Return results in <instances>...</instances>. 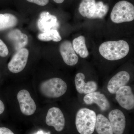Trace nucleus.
<instances>
[{
	"instance_id": "6e6552de",
	"label": "nucleus",
	"mask_w": 134,
	"mask_h": 134,
	"mask_svg": "<svg viewBox=\"0 0 134 134\" xmlns=\"http://www.w3.org/2000/svg\"><path fill=\"white\" fill-rule=\"evenodd\" d=\"M46 122L49 126L53 127L57 132H61L65 126V117L59 108L56 107H52L47 112Z\"/></svg>"
},
{
	"instance_id": "39448f33",
	"label": "nucleus",
	"mask_w": 134,
	"mask_h": 134,
	"mask_svg": "<svg viewBox=\"0 0 134 134\" xmlns=\"http://www.w3.org/2000/svg\"><path fill=\"white\" fill-rule=\"evenodd\" d=\"M29 54V50L26 48L17 51L8 64L9 70L14 74L21 72L26 66Z\"/></svg>"
},
{
	"instance_id": "f3484780",
	"label": "nucleus",
	"mask_w": 134,
	"mask_h": 134,
	"mask_svg": "<svg viewBox=\"0 0 134 134\" xmlns=\"http://www.w3.org/2000/svg\"><path fill=\"white\" fill-rule=\"evenodd\" d=\"M95 0H82L79 5V11L81 15L91 19L96 8Z\"/></svg>"
},
{
	"instance_id": "9d476101",
	"label": "nucleus",
	"mask_w": 134,
	"mask_h": 134,
	"mask_svg": "<svg viewBox=\"0 0 134 134\" xmlns=\"http://www.w3.org/2000/svg\"><path fill=\"white\" fill-rule=\"evenodd\" d=\"M37 25L40 30L43 33L50 30H56L59 24L55 16L44 11L40 14Z\"/></svg>"
},
{
	"instance_id": "4be33fe9",
	"label": "nucleus",
	"mask_w": 134,
	"mask_h": 134,
	"mask_svg": "<svg viewBox=\"0 0 134 134\" xmlns=\"http://www.w3.org/2000/svg\"><path fill=\"white\" fill-rule=\"evenodd\" d=\"M9 54V50L5 43L0 39V56L6 57Z\"/></svg>"
},
{
	"instance_id": "a211bd4d",
	"label": "nucleus",
	"mask_w": 134,
	"mask_h": 134,
	"mask_svg": "<svg viewBox=\"0 0 134 134\" xmlns=\"http://www.w3.org/2000/svg\"><path fill=\"white\" fill-rule=\"evenodd\" d=\"M74 50L81 58H86L88 56L89 52L85 44V38L81 36L75 38L72 42Z\"/></svg>"
},
{
	"instance_id": "a878e982",
	"label": "nucleus",
	"mask_w": 134,
	"mask_h": 134,
	"mask_svg": "<svg viewBox=\"0 0 134 134\" xmlns=\"http://www.w3.org/2000/svg\"><path fill=\"white\" fill-rule=\"evenodd\" d=\"M65 0H53L54 2L57 3H62Z\"/></svg>"
},
{
	"instance_id": "f8f14e48",
	"label": "nucleus",
	"mask_w": 134,
	"mask_h": 134,
	"mask_svg": "<svg viewBox=\"0 0 134 134\" xmlns=\"http://www.w3.org/2000/svg\"><path fill=\"white\" fill-rule=\"evenodd\" d=\"M83 100L84 102L87 105L96 104L102 111H107L110 107V104L108 99L100 92L95 91L88 93L84 96Z\"/></svg>"
},
{
	"instance_id": "5701e85b",
	"label": "nucleus",
	"mask_w": 134,
	"mask_h": 134,
	"mask_svg": "<svg viewBox=\"0 0 134 134\" xmlns=\"http://www.w3.org/2000/svg\"><path fill=\"white\" fill-rule=\"evenodd\" d=\"M29 2L35 3L40 6H44L47 5L49 0H26Z\"/></svg>"
},
{
	"instance_id": "4468645a",
	"label": "nucleus",
	"mask_w": 134,
	"mask_h": 134,
	"mask_svg": "<svg viewBox=\"0 0 134 134\" xmlns=\"http://www.w3.org/2000/svg\"><path fill=\"white\" fill-rule=\"evenodd\" d=\"M85 76L83 73H77L75 77L76 88L77 92L81 94H88L95 92L97 90V84L94 81L86 82Z\"/></svg>"
},
{
	"instance_id": "9b49d317",
	"label": "nucleus",
	"mask_w": 134,
	"mask_h": 134,
	"mask_svg": "<svg viewBox=\"0 0 134 134\" xmlns=\"http://www.w3.org/2000/svg\"><path fill=\"white\" fill-rule=\"evenodd\" d=\"M59 50L63 61L66 65L73 66L77 63L79 58L70 41L68 40L63 41L60 45Z\"/></svg>"
},
{
	"instance_id": "20e7f679",
	"label": "nucleus",
	"mask_w": 134,
	"mask_h": 134,
	"mask_svg": "<svg viewBox=\"0 0 134 134\" xmlns=\"http://www.w3.org/2000/svg\"><path fill=\"white\" fill-rule=\"evenodd\" d=\"M110 18L115 23L132 21L134 19L133 5L126 1L117 2L113 8Z\"/></svg>"
},
{
	"instance_id": "412c9836",
	"label": "nucleus",
	"mask_w": 134,
	"mask_h": 134,
	"mask_svg": "<svg viewBox=\"0 0 134 134\" xmlns=\"http://www.w3.org/2000/svg\"><path fill=\"white\" fill-rule=\"evenodd\" d=\"M108 9V5L104 4L102 2L99 1L96 3V10L91 19H102L107 14Z\"/></svg>"
},
{
	"instance_id": "dca6fc26",
	"label": "nucleus",
	"mask_w": 134,
	"mask_h": 134,
	"mask_svg": "<svg viewBox=\"0 0 134 134\" xmlns=\"http://www.w3.org/2000/svg\"><path fill=\"white\" fill-rule=\"evenodd\" d=\"M95 129L98 134H113L109 120L102 114L96 117Z\"/></svg>"
},
{
	"instance_id": "7ed1b4c3",
	"label": "nucleus",
	"mask_w": 134,
	"mask_h": 134,
	"mask_svg": "<svg viewBox=\"0 0 134 134\" xmlns=\"http://www.w3.org/2000/svg\"><path fill=\"white\" fill-rule=\"evenodd\" d=\"M67 85L59 77H54L42 82L40 91L43 96L49 98H57L63 96L67 91Z\"/></svg>"
},
{
	"instance_id": "f03ea898",
	"label": "nucleus",
	"mask_w": 134,
	"mask_h": 134,
	"mask_svg": "<svg viewBox=\"0 0 134 134\" xmlns=\"http://www.w3.org/2000/svg\"><path fill=\"white\" fill-rule=\"evenodd\" d=\"M96 113L87 108L79 109L76 114L75 125L80 134H92L95 129Z\"/></svg>"
},
{
	"instance_id": "2eb2a0df",
	"label": "nucleus",
	"mask_w": 134,
	"mask_h": 134,
	"mask_svg": "<svg viewBox=\"0 0 134 134\" xmlns=\"http://www.w3.org/2000/svg\"><path fill=\"white\" fill-rule=\"evenodd\" d=\"M8 37L13 41L15 49L18 51L24 48L28 43L27 36L18 29L11 31L9 34Z\"/></svg>"
},
{
	"instance_id": "1a4fd4ad",
	"label": "nucleus",
	"mask_w": 134,
	"mask_h": 134,
	"mask_svg": "<svg viewBox=\"0 0 134 134\" xmlns=\"http://www.w3.org/2000/svg\"><path fill=\"white\" fill-rule=\"evenodd\" d=\"M108 120L113 134H123L126 126L125 114L119 109L111 111L108 114Z\"/></svg>"
},
{
	"instance_id": "b1692460",
	"label": "nucleus",
	"mask_w": 134,
	"mask_h": 134,
	"mask_svg": "<svg viewBox=\"0 0 134 134\" xmlns=\"http://www.w3.org/2000/svg\"><path fill=\"white\" fill-rule=\"evenodd\" d=\"M0 134H14V133L9 129L5 127H0Z\"/></svg>"
},
{
	"instance_id": "aec40b11",
	"label": "nucleus",
	"mask_w": 134,
	"mask_h": 134,
	"mask_svg": "<svg viewBox=\"0 0 134 134\" xmlns=\"http://www.w3.org/2000/svg\"><path fill=\"white\" fill-rule=\"evenodd\" d=\"M39 40L44 41H52L59 42L62 40V37L59 32L56 30H51L43 33L39 34L38 36Z\"/></svg>"
},
{
	"instance_id": "f257e3e1",
	"label": "nucleus",
	"mask_w": 134,
	"mask_h": 134,
	"mask_svg": "<svg viewBox=\"0 0 134 134\" xmlns=\"http://www.w3.org/2000/svg\"><path fill=\"white\" fill-rule=\"evenodd\" d=\"M128 43L124 40L107 41L102 43L99 51L100 55L106 59L114 61L125 58L129 53Z\"/></svg>"
},
{
	"instance_id": "6ab92c4d",
	"label": "nucleus",
	"mask_w": 134,
	"mask_h": 134,
	"mask_svg": "<svg viewBox=\"0 0 134 134\" xmlns=\"http://www.w3.org/2000/svg\"><path fill=\"white\" fill-rule=\"evenodd\" d=\"M18 20L16 17L11 14H0V31L14 27Z\"/></svg>"
},
{
	"instance_id": "ddd939ff",
	"label": "nucleus",
	"mask_w": 134,
	"mask_h": 134,
	"mask_svg": "<svg viewBox=\"0 0 134 134\" xmlns=\"http://www.w3.org/2000/svg\"><path fill=\"white\" fill-rule=\"evenodd\" d=\"M129 73L125 71L118 72L113 77L107 85L108 91L112 94H115L121 87L126 86L130 80Z\"/></svg>"
},
{
	"instance_id": "393cba45",
	"label": "nucleus",
	"mask_w": 134,
	"mask_h": 134,
	"mask_svg": "<svg viewBox=\"0 0 134 134\" xmlns=\"http://www.w3.org/2000/svg\"><path fill=\"white\" fill-rule=\"evenodd\" d=\"M5 108L4 104L1 100H0V115L4 112Z\"/></svg>"
},
{
	"instance_id": "423d86ee",
	"label": "nucleus",
	"mask_w": 134,
	"mask_h": 134,
	"mask_svg": "<svg viewBox=\"0 0 134 134\" xmlns=\"http://www.w3.org/2000/svg\"><path fill=\"white\" fill-rule=\"evenodd\" d=\"M17 98L19 103L21 112L25 115H32L36 111L37 106L30 92L26 90H22L18 92Z\"/></svg>"
},
{
	"instance_id": "0eeeda50",
	"label": "nucleus",
	"mask_w": 134,
	"mask_h": 134,
	"mask_svg": "<svg viewBox=\"0 0 134 134\" xmlns=\"http://www.w3.org/2000/svg\"><path fill=\"white\" fill-rule=\"evenodd\" d=\"M115 94V99L122 108L128 110L134 109V96L130 86H122Z\"/></svg>"
}]
</instances>
